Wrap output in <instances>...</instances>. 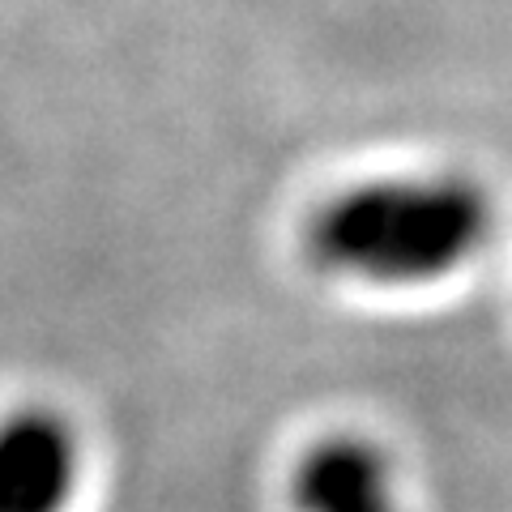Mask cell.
<instances>
[{"instance_id":"obj_1","label":"cell","mask_w":512,"mask_h":512,"mask_svg":"<svg viewBox=\"0 0 512 512\" xmlns=\"http://www.w3.org/2000/svg\"><path fill=\"white\" fill-rule=\"evenodd\" d=\"M495 205L461 171H402L320 201L303 248L329 278L363 286H431L487 248Z\"/></svg>"},{"instance_id":"obj_2","label":"cell","mask_w":512,"mask_h":512,"mask_svg":"<svg viewBox=\"0 0 512 512\" xmlns=\"http://www.w3.org/2000/svg\"><path fill=\"white\" fill-rule=\"evenodd\" d=\"M82 478V440L47 406L0 419V512H64Z\"/></svg>"},{"instance_id":"obj_3","label":"cell","mask_w":512,"mask_h":512,"mask_svg":"<svg viewBox=\"0 0 512 512\" xmlns=\"http://www.w3.org/2000/svg\"><path fill=\"white\" fill-rule=\"evenodd\" d=\"M295 512H397L389 453L367 436H325L295 461Z\"/></svg>"}]
</instances>
